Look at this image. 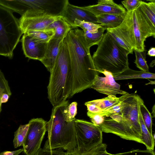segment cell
Masks as SVG:
<instances>
[{
  "mask_svg": "<svg viewBox=\"0 0 155 155\" xmlns=\"http://www.w3.org/2000/svg\"><path fill=\"white\" fill-rule=\"evenodd\" d=\"M65 38L72 74L70 98L91 88L99 73L94 64L83 30L72 29Z\"/></svg>",
  "mask_w": 155,
  "mask_h": 155,
  "instance_id": "6da1fadb",
  "label": "cell"
},
{
  "mask_svg": "<svg viewBox=\"0 0 155 155\" xmlns=\"http://www.w3.org/2000/svg\"><path fill=\"white\" fill-rule=\"evenodd\" d=\"M106 30L130 54H132L134 50L144 51L147 38L155 37V30L149 25L139 5L132 11H126L119 26Z\"/></svg>",
  "mask_w": 155,
  "mask_h": 155,
  "instance_id": "7a4b0ae2",
  "label": "cell"
},
{
  "mask_svg": "<svg viewBox=\"0 0 155 155\" xmlns=\"http://www.w3.org/2000/svg\"><path fill=\"white\" fill-rule=\"evenodd\" d=\"M142 100L138 95L132 94L119 113L105 118L99 126L102 132L142 143L139 119V105Z\"/></svg>",
  "mask_w": 155,
  "mask_h": 155,
  "instance_id": "3957f363",
  "label": "cell"
},
{
  "mask_svg": "<svg viewBox=\"0 0 155 155\" xmlns=\"http://www.w3.org/2000/svg\"><path fill=\"white\" fill-rule=\"evenodd\" d=\"M50 73L47 86L48 98L54 107L69 98L71 92L72 74L65 38Z\"/></svg>",
  "mask_w": 155,
  "mask_h": 155,
  "instance_id": "277c9868",
  "label": "cell"
},
{
  "mask_svg": "<svg viewBox=\"0 0 155 155\" xmlns=\"http://www.w3.org/2000/svg\"><path fill=\"white\" fill-rule=\"evenodd\" d=\"M69 104L66 100L53 107L50 119L47 122L48 137L44 148H61L68 151L77 147L74 120L67 123L64 118V110Z\"/></svg>",
  "mask_w": 155,
  "mask_h": 155,
  "instance_id": "5b68a950",
  "label": "cell"
},
{
  "mask_svg": "<svg viewBox=\"0 0 155 155\" xmlns=\"http://www.w3.org/2000/svg\"><path fill=\"white\" fill-rule=\"evenodd\" d=\"M129 54L128 51L107 32L104 34L92 57L96 70L99 73L105 71L114 76L129 68Z\"/></svg>",
  "mask_w": 155,
  "mask_h": 155,
  "instance_id": "8992f818",
  "label": "cell"
},
{
  "mask_svg": "<svg viewBox=\"0 0 155 155\" xmlns=\"http://www.w3.org/2000/svg\"><path fill=\"white\" fill-rule=\"evenodd\" d=\"M13 12L0 5V55L10 59L23 34L19 19Z\"/></svg>",
  "mask_w": 155,
  "mask_h": 155,
  "instance_id": "52a82bcc",
  "label": "cell"
},
{
  "mask_svg": "<svg viewBox=\"0 0 155 155\" xmlns=\"http://www.w3.org/2000/svg\"><path fill=\"white\" fill-rule=\"evenodd\" d=\"M77 147L90 150L102 143V132L98 126L83 120L74 121Z\"/></svg>",
  "mask_w": 155,
  "mask_h": 155,
  "instance_id": "ba28073f",
  "label": "cell"
},
{
  "mask_svg": "<svg viewBox=\"0 0 155 155\" xmlns=\"http://www.w3.org/2000/svg\"><path fill=\"white\" fill-rule=\"evenodd\" d=\"M60 16H54L41 10H29L19 19L20 27L23 34L45 30Z\"/></svg>",
  "mask_w": 155,
  "mask_h": 155,
  "instance_id": "9c48e42d",
  "label": "cell"
},
{
  "mask_svg": "<svg viewBox=\"0 0 155 155\" xmlns=\"http://www.w3.org/2000/svg\"><path fill=\"white\" fill-rule=\"evenodd\" d=\"M28 128L23 144L25 155H34L41 148L46 132L47 122L41 118H34L28 123Z\"/></svg>",
  "mask_w": 155,
  "mask_h": 155,
  "instance_id": "30bf717a",
  "label": "cell"
},
{
  "mask_svg": "<svg viewBox=\"0 0 155 155\" xmlns=\"http://www.w3.org/2000/svg\"><path fill=\"white\" fill-rule=\"evenodd\" d=\"M99 73L103 74L105 77L97 75L91 88L107 96L123 95L127 93L120 89V85L116 82L111 73L105 71H100Z\"/></svg>",
  "mask_w": 155,
  "mask_h": 155,
  "instance_id": "8fae6325",
  "label": "cell"
},
{
  "mask_svg": "<svg viewBox=\"0 0 155 155\" xmlns=\"http://www.w3.org/2000/svg\"><path fill=\"white\" fill-rule=\"evenodd\" d=\"M21 41L26 57L39 61L44 58L48 43L39 42L27 33L23 34Z\"/></svg>",
  "mask_w": 155,
  "mask_h": 155,
  "instance_id": "7c38bea8",
  "label": "cell"
},
{
  "mask_svg": "<svg viewBox=\"0 0 155 155\" xmlns=\"http://www.w3.org/2000/svg\"><path fill=\"white\" fill-rule=\"evenodd\" d=\"M62 16L72 27V29L74 28V23L75 19L98 24L96 16L81 7L71 4L69 2L67 5Z\"/></svg>",
  "mask_w": 155,
  "mask_h": 155,
  "instance_id": "4fadbf2b",
  "label": "cell"
},
{
  "mask_svg": "<svg viewBox=\"0 0 155 155\" xmlns=\"http://www.w3.org/2000/svg\"><path fill=\"white\" fill-rule=\"evenodd\" d=\"M81 7L95 16L101 14H119L126 12L121 5L115 3L113 0H100L96 4Z\"/></svg>",
  "mask_w": 155,
  "mask_h": 155,
  "instance_id": "5bb4252c",
  "label": "cell"
},
{
  "mask_svg": "<svg viewBox=\"0 0 155 155\" xmlns=\"http://www.w3.org/2000/svg\"><path fill=\"white\" fill-rule=\"evenodd\" d=\"M64 39L52 38L47 43L44 58L40 61L50 73L54 67Z\"/></svg>",
  "mask_w": 155,
  "mask_h": 155,
  "instance_id": "9a60e30c",
  "label": "cell"
},
{
  "mask_svg": "<svg viewBox=\"0 0 155 155\" xmlns=\"http://www.w3.org/2000/svg\"><path fill=\"white\" fill-rule=\"evenodd\" d=\"M126 12L119 14H104L97 15L96 16L97 23L101 24V27L107 29L116 28L122 23Z\"/></svg>",
  "mask_w": 155,
  "mask_h": 155,
  "instance_id": "2e32d148",
  "label": "cell"
},
{
  "mask_svg": "<svg viewBox=\"0 0 155 155\" xmlns=\"http://www.w3.org/2000/svg\"><path fill=\"white\" fill-rule=\"evenodd\" d=\"M53 29L54 31L52 38L56 39L64 38L69 31L73 29L72 27L62 16L51 24L47 29Z\"/></svg>",
  "mask_w": 155,
  "mask_h": 155,
  "instance_id": "e0dca14e",
  "label": "cell"
},
{
  "mask_svg": "<svg viewBox=\"0 0 155 155\" xmlns=\"http://www.w3.org/2000/svg\"><path fill=\"white\" fill-rule=\"evenodd\" d=\"M113 77L115 81L138 78L154 79L155 74L150 72L133 70L129 68L121 73Z\"/></svg>",
  "mask_w": 155,
  "mask_h": 155,
  "instance_id": "ac0fdd59",
  "label": "cell"
},
{
  "mask_svg": "<svg viewBox=\"0 0 155 155\" xmlns=\"http://www.w3.org/2000/svg\"><path fill=\"white\" fill-rule=\"evenodd\" d=\"M139 6L150 26L155 30V2L141 1Z\"/></svg>",
  "mask_w": 155,
  "mask_h": 155,
  "instance_id": "d6986e66",
  "label": "cell"
},
{
  "mask_svg": "<svg viewBox=\"0 0 155 155\" xmlns=\"http://www.w3.org/2000/svg\"><path fill=\"white\" fill-rule=\"evenodd\" d=\"M139 119L141 129V140L142 143L146 147L147 149L153 150L155 144V139L147 130L142 119L140 110Z\"/></svg>",
  "mask_w": 155,
  "mask_h": 155,
  "instance_id": "ffe728a7",
  "label": "cell"
},
{
  "mask_svg": "<svg viewBox=\"0 0 155 155\" xmlns=\"http://www.w3.org/2000/svg\"><path fill=\"white\" fill-rule=\"evenodd\" d=\"M132 94L128 93L123 94L122 99L116 104L102 111L98 114L101 116L108 117L110 116L119 113L126 104L129 98Z\"/></svg>",
  "mask_w": 155,
  "mask_h": 155,
  "instance_id": "44dd1931",
  "label": "cell"
},
{
  "mask_svg": "<svg viewBox=\"0 0 155 155\" xmlns=\"http://www.w3.org/2000/svg\"><path fill=\"white\" fill-rule=\"evenodd\" d=\"M107 145L103 143L89 150H85L78 147L65 152V155H95L97 154L106 150Z\"/></svg>",
  "mask_w": 155,
  "mask_h": 155,
  "instance_id": "7402d4cb",
  "label": "cell"
},
{
  "mask_svg": "<svg viewBox=\"0 0 155 155\" xmlns=\"http://www.w3.org/2000/svg\"><path fill=\"white\" fill-rule=\"evenodd\" d=\"M123 95L120 97L116 96H107L101 99L91 101L99 107L102 111L118 103L123 97Z\"/></svg>",
  "mask_w": 155,
  "mask_h": 155,
  "instance_id": "603a6c76",
  "label": "cell"
},
{
  "mask_svg": "<svg viewBox=\"0 0 155 155\" xmlns=\"http://www.w3.org/2000/svg\"><path fill=\"white\" fill-rule=\"evenodd\" d=\"M106 29V28L101 27L98 29V32L96 33H91L87 31H84L85 39L90 48L93 45H98Z\"/></svg>",
  "mask_w": 155,
  "mask_h": 155,
  "instance_id": "cb8c5ba5",
  "label": "cell"
},
{
  "mask_svg": "<svg viewBox=\"0 0 155 155\" xmlns=\"http://www.w3.org/2000/svg\"><path fill=\"white\" fill-rule=\"evenodd\" d=\"M26 33L29 34L39 42L48 43L54 35V31L53 29H51L30 31Z\"/></svg>",
  "mask_w": 155,
  "mask_h": 155,
  "instance_id": "d4e9b609",
  "label": "cell"
},
{
  "mask_svg": "<svg viewBox=\"0 0 155 155\" xmlns=\"http://www.w3.org/2000/svg\"><path fill=\"white\" fill-rule=\"evenodd\" d=\"M28 126V123L25 125H20L15 132L13 142L15 148L22 146Z\"/></svg>",
  "mask_w": 155,
  "mask_h": 155,
  "instance_id": "484cf974",
  "label": "cell"
},
{
  "mask_svg": "<svg viewBox=\"0 0 155 155\" xmlns=\"http://www.w3.org/2000/svg\"><path fill=\"white\" fill-rule=\"evenodd\" d=\"M74 28L80 27L84 31H87L91 33H97L98 29L101 27L100 24L81 21L77 19H75L74 21Z\"/></svg>",
  "mask_w": 155,
  "mask_h": 155,
  "instance_id": "4316f807",
  "label": "cell"
},
{
  "mask_svg": "<svg viewBox=\"0 0 155 155\" xmlns=\"http://www.w3.org/2000/svg\"><path fill=\"white\" fill-rule=\"evenodd\" d=\"M140 110L144 124L149 133L153 135L152 131V116L142 100L139 105Z\"/></svg>",
  "mask_w": 155,
  "mask_h": 155,
  "instance_id": "83f0119b",
  "label": "cell"
},
{
  "mask_svg": "<svg viewBox=\"0 0 155 155\" xmlns=\"http://www.w3.org/2000/svg\"><path fill=\"white\" fill-rule=\"evenodd\" d=\"M135 55L136 59L134 63L136 67L142 71L149 72V67L147 64L146 59V53L145 50L142 52L134 50Z\"/></svg>",
  "mask_w": 155,
  "mask_h": 155,
  "instance_id": "f1b7e54d",
  "label": "cell"
},
{
  "mask_svg": "<svg viewBox=\"0 0 155 155\" xmlns=\"http://www.w3.org/2000/svg\"><path fill=\"white\" fill-rule=\"evenodd\" d=\"M77 104L76 102H73L65 107L64 113V120L67 122H71L76 119L75 117L77 113Z\"/></svg>",
  "mask_w": 155,
  "mask_h": 155,
  "instance_id": "f546056e",
  "label": "cell"
},
{
  "mask_svg": "<svg viewBox=\"0 0 155 155\" xmlns=\"http://www.w3.org/2000/svg\"><path fill=\"white\" fill-rule=\"evenodd\" d=\"M5 94L11 95L12 94L8 81L0 69V114L2 110V98L3 95Z\"/></svg>",
  "mask_w": 155,
  "mask_h": 155,
  "instance_id": "4dcf8cb0",
  "label": "cell"
},
{
  "mask_svg": "<svg viewBox=\"0 0 155 155\" xmlns=\"http://www.w3.org/2000/svg\"><path fill=\"white\" fill-rule=\"evenodd\" d=\"M34 155H65V152L61 148L50 150L40 148Z\"/></svg>",
  "mask_w": 155,
  "mask_h": 155,
  "instance_id": "1f68e13d",
  "label": "cell"
},
{
  "mask_svg": "<svg viewBox=\"0 0 155 155\" xmlns=\"http://www.w3.org/2000/svg\"><path fill=\"white\" fill-rule=\"evenodd\" d=\"M113 155H155V154L153 150L147 149L146 150L137 149L127 152L117 153Z\"/></svg>",
  "mask_w": 155,
  "mask_h": 155,
  "instance_id": "d6a6232c",
  "label": "cell"
},
{
  "mask_svg": "<svg viewBox=\"0 0 155 155\" xmlns=\"http://www.w3.org/2000/svg\"><path fill=\"white\" fill-rule=\"evenodd\" d=\"M141 1L139 0H126L121 1V3L127 9V11H131L137 8Z\"/></svg>",
  "mask_w": 155,
  "mask_h": 155,
  "instance_id": "836d02e7",
  "label": "cell"
},
{
  "mask_svg": "<svg viewBox=\"0 0 155 155\" xmlns=\"http://www.w3.org/2000/svg\"><path fill=\"white\" fill-rule=\"evenodd\" d=\"M87 115L91 118L92 123L98 127L103 122L105 118L99 114H93L88 112H87Z\"/></svg>",
  "mask_w": 155,
  "mask_h": 155,
  "instance_id": "e575fe53",
  "label": "cell"
},
{
  "mask_svg": "<svg viewBox=\"0 0 155 155\" xmlns=\"http://www.w3.org/2000/svg\"><path fill=\"white\" fill-rule=\"evenodd\" d=\"M84 105L87 108V112L92 114H98L102 111V110L91 101L85 102Z\"/></svg>",
  "mask_w": 155,
  "mask_h": 155,
  "instance_id": "d590c367",
  "label": "cell"
},
{
  "mask_svg": "<svg viewBox=\"0 0 155 155\" xmlns=\"http://www.w3.org/2000/svg\"><path fill=\"white\" fill-rule=\"evenodd\" d=\"M23 151V148L12 151H5L2 152L1 155H18Z\"/></svg>",
  "mask_w": 155,
  "mask_h": 155,
  "instance_id": "8d00e7d4",
  "label": "cell"
},
{
  "mask_svg": "<svg viewBox=\"0 0 155 155\" xmlns=\"http://www.w3.org/2000/svg\"><path fill=\"white\" fill-rule=\"evenodd\" d=\"M147 54L150 57L155 56V48L154 47L151 48L148 51Z\"/></svg>",
  "mask_w": 155,
  "mask_h": 155,
  "instance_id": "74e56055",
  "label": "cell"
},
{
  "mask_svg": "<svg viewBox=\"0 0 155 155\" xmlns=\"http://www.w3.org/2000/svg\"><path fill=\"white\" fill-rule=\"evenodd\" d=\"M113 154H110L107 152L106 150L102 151L95 155H113Z\"/></svg>",
  "mask_w": 155,
  "mask_h": 155,
  "instance_id": "f35d334b",
  "label": "cell"
},
{
  "mask_svg": "<svg viewBox=\"0 0 155 155\" xmlns=\"http://www.w3.org/2000/svg\"><path fill=\"white\" fill-rule=\"evenodd\" d=\"M155 104H154L152 108V114L153 115V117H155Z\"/></svg>",
  "mask_w": 155,
  "mask_h": 155,
  "instance_id": "ab89813d",
  "label": "cell"
},
{
  "mask_svg": "<svg viewBox=\"0 0 155 155\" xmlns=\"http://www.w3.org/2000/svg\"><path fill=\"white\" fill-rule=\"evenodd\" d=\"M149 84H154L155 81H150L149 83H147V84H146V85H148Z\"/></svg>",
  "mask_w": 155,
  "mask_h": 155,
  "instance_id": "60d3db41",
  "label": "cell"
},
{
  "mask_svg": "<svg viewBox=\"0 0 155 155\" xmlns=\"http://www.w3.org/2000/svg\"><path fill=\"white\" fill-rule=\"evenodd\" d=\"M0 155H1V153H0Z\"/></svg>",
  "mask_w": 155,
  "mask_h": 155,
  "instance_id": "b9f144b4",
  "label": "cell"
}]
</instances>
